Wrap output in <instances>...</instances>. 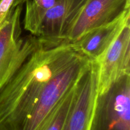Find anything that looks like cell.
<instances>
[{
	"label": "cell",
	"mask_w": 130,
	"mask_h": 130,
	"mask_svg": "<svg viewBox=\"0 0 130 130\" xmlns=\"http://www.w3.org/2000/svg\"><path fill=\"white\" fill-rule=\"evenodd\" d=\"M83 55L74 42L41 38L36 50L0 88V130H23L48 81Z\"/></svg>",
	"instance_id": "obj_1"
},
{
	"label": "cell",
	"mask_w": 130,
	"mask_h": 130,
	"mask_svg": "<svg viewBox=\"0 0 130 130\" xmlns=\"http://www.w3.org/2000/svg\"><path fill=\"white\" fill-rule=\"evenodd\" d=\"M22 6L12 8L0 27V88L40 44L32 34L20 36Z\"/></svg>",
	"instance_id": "obj_2"
},
{
	"label": "cell",
	"mask_w": 130,
	"mask_h": 130,
	"mask_svg": "<svg viewBox=\"0 0 130 130\" xmlns=\"http://www.w3.org/2000/svg\"><path fill=\"white\" fill-rule=\"evenodd\" d=\"M91 60L83 55L48 81L28 116L23 130H40L46 119L77 83Z\"/></svg>",
	"instance_id": "obj_3"
},
{
	"label": "cell",
	"mask_w": 130,
	"mask_h": 130,
	"mask_svg": "<svg viewBox=\"0 0 130 130\" xmlns=\"http://www.w3.org/2000/svg\"><path fill=\"white\" fill-rule=\"evenodd\" d=\"M130 75L98 95L90 130H130Z\"/></svg>",
	"instance_id": "obj_4"
},
{
	"label": "cell",
	"mask_w": 130,
	"mask_h": 130,
	"mask_svg": "<svg viewBox=\"0 0 130 130\" xmlns=\"http://www.w3.org/2000/svg\"><path fill=\"white\" fill-rule=\"evenodd\" d=\"M98 64L91 60L77 81L63 130H90L98 97Z\"/></svg>",
	"instance_id": "obj_5"
},
{
	"label": "cell",
	"mask_w": 130,
	"mask_h": 130,
	"mask_svg": "<svg viewBox=\"0 0 130 130\" xmlns=\"http://www.w3.org/2000/svg\"><path fill=\"white\" fill-rule=\"evenodd\" d=\"M99 95L106 93L123 76L130 75V23L96 61Z\"/></svg>",
	"instance_id": "obj_6"
},
{
	"label": "cell",
	"mask_w": 130,
	"mask_h": 130,
	"mask_svg": "<svg viewBox=\"0 0 130 130\" xmlns=\"http://www.w3.org/2000/svg\"><path fill=\"white\" fill-rule=\"evenodd\" d=\"M130 10V0H86L68 37L77 41L89 30L105 25Z\"/></svg>",
	"instance_id": "obj_7"
},
{
	"label": "cell",
	"mask_w": 130,
	"mask_h": 130,
	"mask_svg": "<svg viewBox=\"0 0 130 130\" xmlns=\"http://www.w3.org/2000/svg\"><path fill=\"white\" fill-rule=\"evenodd\" d=\"M86 0H59L46 13L37 36L46 39L68 40L74 24Z\"/></svg>",
	"instance_id": "obj_8"
},
{
	"label": "cell",
	"mask_w": 130,
	"mask_h": 130,
	"mask_svg": "<svg viewBox=\"0 0 130 130\" xmlns=\"http://www.w3.org/2000/svg\"><path fill=\"white\" fill-rule=\"evenodd\" d=\"M129 16L128 10L112 22L86 32L74 43L90 60L96 61L129 22Z\"/></svg>",
	"instance_id": "obj_9"
},
{
	"label": "cell",
	"mask_w": 130,
	"mask_h": 130,
	"mask_svg": "<svg viewBox=\"0 0 130 130\" xmlns=\"http://www.w3.org/2000/svg\"><path fill=\"white\" fill-rule=\"evenodd\" d=\"M59 0H27L24 16V29L30 34L38 35L47 11Z\"/></svg>",
	"instance_id": "obj_10"
},
{
	"label": "cell",
	"mask_w": 130,
	"mask_h": 130,
	"mask_svg": "<svg viewBox=\"0 0 130 130\" xmlns=\"http://www.w3.org/2000/svg\"><path fill=\"white\" fill-rule=\"evenodd\" d=\"M76 84L69 90L48 117L40 130H63L72 105Z\"/></svg>",
	"instance_id": "obj_11"
},
{
	"label": "cell",
	"mask_w": 130,
	"mask_h": 130,
	"mask_svg": "<svg viewBox=\"0 0 130 130\" xmlns=\"http://www.w3.org/2000/svg\"><path fill=\"white\" fill-rule=\"evenodd\" d=\"M16 0H1L0 1V27L6 20L9 11L12 8H15Z\"/></svg>",
	"instance_id": "obj_12"
},
{
	"label": "cell",
	"mask_w": 130,
	"mask_h": 130,
	"mask_svg": "<svg viewBox=\"0 0 130 130\" xmlns=\"http://www.w3.org/2000/svg\"><path fill=\"white\" fill-rule=\"evenodd\" d=\"M0 1H1V0H0Z\"/></svg>",
	"instance_id": "obj_13"
}]
</instances>
